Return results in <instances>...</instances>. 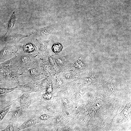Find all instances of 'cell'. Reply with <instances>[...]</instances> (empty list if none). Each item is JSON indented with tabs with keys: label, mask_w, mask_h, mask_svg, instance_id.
Returning <instances> with one entry per match:
<instances>
[{
	"label": "cell",
	"mask_w": 131,
	"mask_h": 131,
	"mask_svg": "<svg viewBox=\"0 0 131 131\" xmlns=\"http://www.w3.org/2000/svg\"><path fill=\"white\" fill-rule=\"evenodd\" d=\"M26 72L25 69L18 65L15 56L0 63V82L10 84L16 83L19 77Z\"/></svg>",
	"instance_id": "obj_1"
},
{
	"label": "cell",
	"mask_w": 131,
	"mask_h": 131,
	"mask_svg": "<svg viewBox=\"0 0 131 131\" xmlns=\"http://www.w3.org/2000/svg\"><path fill=\"white\" fill-rule=\"evenodd\" d=\"M15 57L18 65L26 71L35 65V57L32 54L20 52L16 54Z\"/></svg>",
	"instance_id": "obj_2"
},
{
	"label": "cell",
	"mask_w": 131,
	"mask_h": 131,
	"mask_svg": "<svg viewBox=\"0 0 131 131\" xmlns=\"http://www.w3.org/2000/svg\"><path fill=\"white\" fill-rule=\"evenodd\" d=\"M31 35V34L29 35H26L14 32L9 34L5 33L0 38V40L2 42L11 45L18 43L22 39L29 37Z\"/></svg>",
	"instance_id": "obj_3"
},
{
	"label": "cell",
	"mask_w": 131,
	"mask_h": 131,
	"mask_svg": "<svg viewBox=\"0 0 131 131\" xmlns=\"http://www.w3.org/2000/svg\"><path fill=\"white\" fill-rule=\"evenodd\" d=\"M27 108L20 106L13 108L9 112L11 114V116L9 121L14 122L19 119L25 118L27 113Z\"/></svg>",
	"instance_id": "obj_4"
},
{
	"label": "cell",
	"mask_w": 131,
	"mask_h": 131,
	"mask_svg": "<svg viewBox=\"0 0 131 131\" xmlns=\"http://www.w3.org/2000/svg\"><path fill=\"white\" fill-rule=\"evenodd\" d=\"M16 54L13 46L6 44L0 51V63L10 59Z\"/></svg>",
	"instance_id": "obj_5"
},
{
	"label": "cell",
	"mask_w": 131,
	"mask_h": 131,
	"mask_svg": "<svg viewBox=\"0 0 131 131\" xmlns=\"http://www.w3.org/2000/svg\"><path fill=\"white\" fill-rule=\"evenodd\" d=\"M18 87L16 90L21 91L23 93L30 94L35 91V86L33 80L29 82H18Z\"/></svg>",
	"instance_id": "obj_6"
},
{
	"label": "cell",
	"mask_w": 131,
	"mask_h": 131,
	"mask_svg": "<svg viewBox=\"0 0 131 131\" xmlns=\"http://www.w3.org/2000/svg\"><path fill=\"white\" fill-rule=\"evenodd\" d=\"M19 103L20 106L27 108L35 101L32 99L29 94L24 93L20 97L18 98L15 100Z\"/></svg>",
	"instance_id": "obj_7"
},
{
	"label": "cell",
	"mask_w": 131,
	"mask_h": 131,
	"mask_svg": "<svg viewBox=\"0 0 131 131\" xmlns=\"http://www.w3.org/2000/svg\"><path fill=\"white\" fill-rule=\"evenodd\" d=\"M54 31V28L52 25L43 28L35 29L31 32V34L42 36L48 35Z\"/></svg>",
	"instance_id": "obj_8"
},
{
	"label": "cell",
	"mask_w": 131,
	"mask_h": 131,
	"mask_svg": "<svg viewBox=\"0 0 131 131\" xmlns=\"http://www.w3.org/2000/svg\"><path fill=\"white\" fill-rule=\"evenodd\" d=\"M38 122L34 115H32L24 121L22 124L19 126L17 129L21 130L27 128L34 126Z\"/></svg>",
	"instance_id": "obj_9"
},
{
	"label": "cell",
	"mask_w": 131,
	"mask_h": 131,
	"mask_svg": "<svg viewBox=\"0 0 131 131\" xmlns=\"http://www.w3.org/2000/svg\"><path fill=\"white\" fill-rule=\"evenodd\" d=\"M35 65L28 69L25 73L32 80L34 79L40 74L39 71L35 66Z\"/></svg>",
	"instance_id": "obj_10"
},
{
	"label": "cell",
	"mask_w": 131,
	"mask_h": 131,
	"mask_svg": "<svg viewBox=\"0 0 131 131\" xmlns=\"http://www.w3.org/2000/svg\"><path fill=\"white\" fill-rule=\"evenodd\" d=\"M16 20L15 12L12 13L9 20L6 34H10L13 33V29Z\"/></svg>",
	"instance_id": "obj_11"
},
{
	"label": "cell",
	"mask_w": 131,
	"mask_h": 131,
	"mask_svg": "<svg viewBox=\"0 0 131 131\" xmlns=\"http://www.w3.org/2000/svg\"><path fill=\"white\" fill-rule=\"evenodd\" d=\"M34 45L31 43H27L24 45L23 48V51L22 52L26 54H31L36 50Z\"/></svg>",
	"instance_id": "obj_12"
},
{
	"label": "cell",
	"mask_w": 131,
	"mask_h": 131,
	"mask_svg": "<svg viewBox=\"0 0 131 131\" xmlns=\"http://www.w3.org/2000/svg\"><path fill=\"white\" fill-rule=\"evenodd\" d=\"M14 102L11 104H8L5 107H2L1 108L0 110V122L8 112Z\"/></svg>",
	"instance_id": "obj_13"
},
{
	"label": "cell",
	"mask_w": 131,
	"mask_h": 131,
	"mask_svg": "<svg viewBox=\"0 0 131 131\" xmlns=\"http://www.w3.org/2000/svg\"><path fill=\"white\" fill-rule=\"evenodd\" d=\"M48 41H37L38 48L39 50L41 52L46 51L48 47Z\"/></svg>",
	"instance_id": "obj_14"
},
{
	"label": "cell",
	"mask_w": 131,
	"mask_h": 131,
	"mask_svg": "<svg viewBox=\"0 0 131 131\" xmlns=\"http://www.w3.org/2000/svg\"><path fill=\"white\" fill-rule=\"evenodd\" d=\"M52 50L57 53L60 52L62 49V45L60 43H57L54 44L52 48Z\"/></svg>",
	"instance_id": "obj_15"
},
{
	"label": "cell",
	"mask_w": 131,
	"mask_h": 131,
	"mask_svg": "<svg viewBox=\"0 0 131 131\" xmlns=\"http://www.w3.org/2000/svg\"><path fill=\"white\" fill-rule=\"evenodd\" d=\"M18 87L16 86L12 88H4L1 86L0 88V95L2 94H6L9 93L15 90H16Z\"/></svg>",
	"instance_id": "obj_16"
},
{
	"label": "cell",
	"mask_w": 131,
	"mask_h": 131,
	"mask_svg": "<svg viewBox=\"0 0 131 131\" xmlns=\"http://www.w3.org/2000/svg\"><path fill=\"white\" fill-rule=\"evenodd\" d=\"M14 127L15 124L14 122H10L9 124L6 128L2 131H14Z\"/></svg>",
	"instance_id": "obj_17"
},
{
	"label": "cell",
	"mask_w": 131,
	"mask_h": 131,
	"mask_svg": "<svg viewBox=\"0 0 131 131\" xmlns=\"http://www.w3.org/2000/svg\"><path fill=\"white\" fill-rule=\"evenodd\" d=\"M39 118L42 120H47L49 118V116L46 115L42 114L40 115Z\"/></svg>",
	"instance_id": "obj_18"
},
{
	"label": "cell",
	"mask_w": 131,
	"mask_h": 131,
	"mask_svg": "<svg viewBox=\"0 0 131 131\" xmlns=\"http://www.w3.org/2000/svg\"><path fill=\"white\" fill-rule=\"evenodd\" d=\"M82 63L79 61H77L74 64L75 67L78 68H80L82 67Z\"/></svg>",
	"instance_id": "obj_19"
},
{
	"label": "cell",
	"mask_w": 131,
	"mask_h": 131,
	"mask_svg": "<svg viewBox=\"0 0 131 131\" xmlns=\"http://www.w3.org/2000/svg\"><path fill=\"white\" fill-rule=\"evenodd\" d=\"M65 77L67 79H70L71 77V74L70 73H68L65 75Z\"/></svg>",
	"instance_id": "obj_20"
},
{
	"label": "cell",
	"mask_w": 131,
	"mask_h": 131,
	"mask_svg": "<svg viewBox=\"0 0 131 131\" xmlns=\"http://www.w3.org/2000/svg\"><path fill=\"white\" fill-rule=\"evenodd\" d=\"M57 84L59 85L62 84V81L59 79H58L57 80Z\"/></svg>",
	"instance_id": "obj_21"
}]
</instances>
